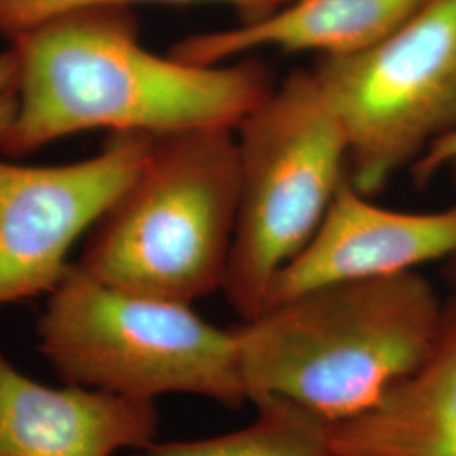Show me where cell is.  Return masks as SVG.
<instances>
[{
	"mask_svg": "<svg viewBox=\"0 0 456 456\" xmlns=\"http://www.w3.org/2000/svg\"><path fill=\"white\" fill-rule=\"evenodd\" d=\"M346 141V171L374 198L456 129V0H428L397 29L311 68Z\"/></svg>",
	"mask_w": 456,
	"mask_h": 456,
	"instance_id": "6",
	"label": "cell"
},
{
	"mask_svg": "<svg viewBox=\"0 0 456 456\" xmlns=\"http://www.w3.org/2000/svg\"><path fill=\"white\" fill-rule=\"evenodd\" d=\"M328 456H456V299L423 363L372 408L326 424Z\"/></svg>",
	"mask_w": 456,
	"mask_h": 456,
	"instance_id": "10",
	"label": "cell"
},
{
	"mask_svg": "<svg viewBox=\"0 0 456 456\" xmlns=\"http://www.w3.org/2000/svg\"><path fill=\"white\" fill-rule=\"evenodd\" d=\"M20 100V66L16 49L0 51V142L11 131Z\"/></svg>",
	"mask_w": 456,
	"mask_h": 456,
	"instance_id": "14",
	"label": "cell"
},
{
	"mask_svg": "<svg viewBox=\"0 0 456 456\" xmlns=\"http://www.w3.org/2000/svg\"><path fill=\"white\" fill-rule=\"evenodd\" d=\"M39 354L68 386L154 401L191 394L248 403L233 328L191 305L124 293L69 264L37 318Z\"/></svg>",
	"mask_w": 456,
	"mask_h": 456,
	"instance_id": "4",
	"label": "cell"
},
{
	"mask_svg": "<svg viewBox=\"0 0 456 456\" xmlns=\"http://www.w3.org/2000/svg\"><path fill=\"white\" fill-rule=\"evenodd\" d=\"M453 254L456 201L433 212L392 210L346 175L310 242L273 281L264 310L325 286L414 273Z\"/></svg>",
	"mask_w": 456,
	"mask_h": 456,
	"instance_id": "8",
	"label": "cell"
},
{
	"mask_svg": "<svg viewBox=\"0 0 456 456\" xmlns=\"http://www.w3.org/2000/svg\"><path fill=\"white\" fill-rule=\"evenodd\" d=\"M428 0H293L267 16L225 31L195 34L169 51L193 65L215 66L247 58L257 49L348 56L397 29Z\"/></svg>",
	"mask_w": 456,
	"mask_h": 456,
	"instance_id": "11",
	"label": "cell"
},
{
	"mask_svg": "<svg viewBox=\"0 0 456 456\" xmlns=\"http://www.w3.org/2000/svg\"><path fill=\"white\" fill-rule=\"evenodd\" d=\"M233 132L239 203L222 291L247 322L320 227L348 175L346 141L311 69L276 83Z\"/></svg>",
	"mask_w": 456,
	"mask_h": 456,
	"instance_id": "5",
	"label": "cell"
},
{
	"mask_svg": "<svg viewBox=\"0 0 456 456\" xmlns=\"http://www.w3.org/2000/svg\"><path fill=\"white\" fill-rule=\"evenodd\" d=\"M277 4H279V7H282V5H286V4H289V2H293V0H276Z\"/></svg>",
	"mask_w": 456,
	"mask_h": 456,
	"instance_id": "17",
	"label": "cell"
},
{
	"mask_svg": "<svg viewBox=\"0 0 456 456\" xmlns=\"http://www.w3.org/2000/svg\"><path fill=\"white\" fill-rule=\"evenodd\" d=\"M237 203L233 129L156 135L142 167L85 235L77 265L117 291L193 305L224 289Z\"/></svg>",
	"mask_w": 456,
	"mask_h": 456,
	"instance_id": "3",
	"label": "cell"
},
{
	"mask_svg": "<svg viewBox=\"0 0 456 456\" xmlns=\"http://www.w3.org/2000/svg\"><path fill=\"white\" fill-rule=\"evenodd\" d=\"M152 139L109 134L95 156L60 166L0 158V306L54 289L71 247L134 180Z\"/></svg>",
	"mask_w": 456,
	"mask_h": 456,
	"instance_id": "7",
	"label": "cell"
},
{
	"mask_svg": "<svg viewBox=\"0 0 456 456\" xmlns=\"http://www.w3.org/2000/svg\"><path fill=\"white\" fill-rule=\"evenodd\" d=\"M257 416L227 435L151 443L135 456H328L326 423L279 399L256 401Z\"/></svg>",
	"mask_w": 456,
	"mask_h": 456,
	"instance_id": "12",
	"label": "cell"
},
{
	"mask_svg": "<svg viewBox=\"0 0 456 456\" xmlns=\"http://www.w3.org/2000/svg\"><path fill=\"white\" fill-rule=\"evenodd\" d=\"M154 401L80 386L54 389L0 354V456H112L154 443Z\"/></svg>",
	"mask_w": 456,
	"mask_h": 456,
	"instance_id": "9",
	"label": "cell"
},
{
	"mask_svg": "<svg viewBox=\"0 0 456 456\" xmlns=\"http://www.w3.org/2000/svg\"><path fill=\"white\" fill-rule=\"evenodd\" d=\"M134 2L196 4L215 2L237 9L244 20L259 19L279 9L276 0H0V34L14 39L51 19L100 7H127Z\"/></svg>",
	"mask_w": 456,
	"mask_h": 456,
	"instance_id": "13",
	"label": "cell"
},
{
	"mask_svg": "<svg viewBox=\"0 0 456 456\" xmlns=\"http://www.w3.org/2000/svg\"><path fill=\"white\" fill-rule=\"evenodd\" d=\"M444 301L414 271L265 308L233 326L248 403L279 399L326 424L372 408L428 357Z\"/></svg>",
	"mask_w": 456,
	"mask_h": 456,
	"instance_id": "2",
	"label": "cell"
},
{
	"mask_svg": "<svg viewBox=\"0 0 456 456\" xmlns=\"http://www.w3.org/2000/svg\"><path fill=\"white\" fill-rule=\"evenodd\" d=\"M446 171L450 173L452 181H453V184H455L456 188V164L455 166H452V167H448ZM443 264H444L443 274H444V279H446V282H448V286H450V291H452L450 296L456 299V254H453L450 259H446Z\"/></svg>",
	"mask_w": 456,
	"mask_h": 456,
	"instance_id": "16",
	"label": "cell"
},
{
	"mask_svg": "<svg viewBox=\"0 0 456 456\" xmlns=\"http://www.w3.org/2000/svg\"><path fill=\"white\" fill-rule=\"evenodd\" d=\"M456 164V129L429 147L411 167L412 180L418 186H426L440 173Z\"/></svg>",
	"mask_w": 456,
	"mask_h": 456,
	"instance_id": "15",
	"label": "cell"
},
{
	"mask_svg": "<svg viewBox=\"0 0 456 456\" xmlns=\"http://www.w3.org/2000/svg\"><path fill=\"white\" fill-rule=\"evenodd\" d=\"M20 66L16 120L0 154L20 158L88 131L166 135L233 129L274 86L271 69L242 58L201 66L141 43L126 7L51 19L11 39Z\"/></svg>",
	"mask_w": 456,
	"mask_h": 456,
	"instance_id": "1",
	"label": "cell"
}]
</instances>
